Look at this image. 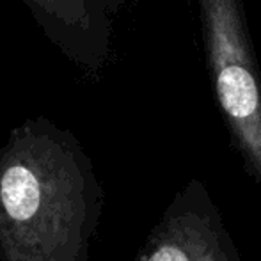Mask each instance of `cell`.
Returning a JSON list of instances; mask_svg holds the SVG:
<instances>
[{"label": "cell", "instance_id": "cell-2", "mask_svg": "<svg viewBox=\"0 0 261 261\" xmlns=\"http://www.w3.org/2000/svg\"><path fill=\"white\" fill-rule=\"evenodd\" d=\"M213 96L244 169L261 189V71L242 0H197Z\"/></svg>", "mask_w": 261, "mask_h": 261}, {"label": "cell", "instance_id": "cell-6", "mask_svg": "<svg viewBox=\"0 0 261 261\" xmlns=\"http://www.w3.org/2000/svg\"><path fill=\"white\" fill-rule=\"evenodd\" d=\"M0 57H2V38H0Z\"/></svg>", "mask_w": 261, "mask_h": 261}, {"label": "cell", "instance_id": "cell-1", "mask_svg": "<svg viewBox=\"0 0 261 261\" xmlns=\"http://www.w3.org/2000/svg\"><path fill=\"white\" fill-rule=\"evenodd\" d=\"M103 189L79 139L46 117L0 148V261H87Z\"/></svg>", "mask_w": 261, "mask_h": 261}, {"label": "cell", "instance_id": "cell-5", "mask_svg": "<svg viewBox=\"0 0 261 261\" xmlns=\"http://www.w3.org/2000/svg\"><path fill=\"white\" fill-rule=\"evenodd\" d=\"M96 2L100 4L101 7H103L109 16H112V14L119 13L121 7L124 6V2H126V0H96Z\"/></svg>", "mask_w": 261, "mask_h": 261}, {"label": "cell", "instance_id": "cell-4", "mask_svg": "<svg viewBox=\"0 0 261 261\" xmlns=\"http://www.w3.org/2000/svg\"><path fill=\"white\" fill-rule=\"evenodd\" d=\"M45 38L76 68L96 75L110 50V16L96 0H21Z\"/></svg>", "mask_w": 261, "mask_h": 261}, {"label": "cell", "instance_id": "cell-3", "mask_svg": "<svg viewBox=\"0 0 261 261\" xmlns=\"http://www.w3.org/2000/svg\"><path fill=\"white\" fill-rule=\"evenodd\" d=\"M134 261H242L217 203L201 179L187 181Z\"/></svg>", "mask_w": 261, "mask_h": 261}]
</instances>
